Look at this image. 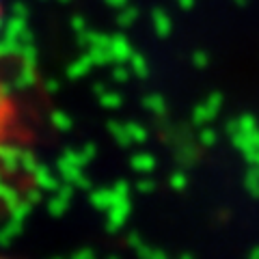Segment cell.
Returning a JSON list of instances; mask_svg holds the SVG:
<instances>
[{
  "label": "cell",
  "mask_w": 259,
  "mask_h": 259,
  "mask_svg": "<svg viewBox=\"0 0 259 259\" xmlns=\"http://www.w3.org/2000/svg\"><path fill=\"white\" fill-rule=\"evenodd\" d=\"M3 20H5V9H3V0H0V28H3Z\"/></svg>",
  "instance_id": "1"
},
{
  "label": "cell",
  "mask_w": 259,
  "mask_h": 259,
  "mask_svg": "<svg viewBox=\"0 0 259 259\" xmlns=\"http://www.w3.org/2000/svg\"><path fill=\"white\" fill-rule=\"evenodd\" d=\"M0 259H9V257H5V255H0Z\"/></svg>",
  "instance_id": "2"
}]
</instances>
